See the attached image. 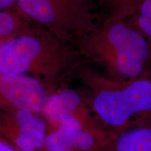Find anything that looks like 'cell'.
Instances as JSON below:
<instances>
[{"label": "cell", "instance_id": "cell-1", "mask_svg": "<svg viewBox=\"0 0 151 151\" xmlns=\"http://www.w3.org/2000/svg\"><path fill=\"white\" fill-rule=\"evenodd\" d=\"M87 101L98 118L116 135L131 127L151 126V77L120 78L78 69Z\"/></svg>", "mask_w": 151, "mask_h": 151}, {"label": "cell", "instance_id": "cell-2", "mask_svg": "<svg viewBox=\"0 0 151 151\" xmlns=\"http://www.w3.org/2000/svg\"><path fill=\"white\" fill-rule=\"evenodd\" d=\"M75 43L81 56L102 66L110 76H151L150 45L129 20L107 18Z\"/></svg>", "mask_w": 151, "mask_h": 151}, {"label": "cell", "instance_id": "cell-3", "mask_svg": "<svg viewBox=\"0 0 151 151\" xmlns=\"http://www.w3.org/2000/svg\"><path fill=\"white\" fill-rule=\"evenodd\" d=\"M76 47L60 40L42 27L0 43V73H24L52 91L77 67Z\"/></svg>", "mask_w": 151, "mask_h": 151}, {"label": "cell", "instance_id": "cell-4", "mask_svg": "<svg viewBox=\"0 0 151 151\" xmlns=\"http://www.w3.org/2000/svg\"><path fill=\"white\" fill-rule=\"evenodd\" d=\"M92 0H18L22 12L60 40L75 43L101 23Z\"/></svg>", "mask_w": 151, "mask_h": 151}, {"label": "cell", "instance_id": "cell-5", "mask_svg": "<svg viewBox=\"0 0 151 151\" xmlns=\"http://www.w3.org/2000/svg\"><path fill=\"white\" fill-rule=\"evenodd\" d=\"M41 115L48 122V130L67 126L92 131H111L92 110L83 90L60 87L49 94Z\"/></svg>", "mask_w": 151, "mask_h": 151}, {"label": "cell", "instance_id": "cell-6", "mask_svg": "<svg viewBox=\"0 0 151 151\" xmlns=\"http://www.w3.org/2000/svg\"><path fill=\"white\" fill-rule=\"evenodd\" d=\"M48 132V122L41 113L24 109L1 112V137L20 151H45Z\"/></svg>", "mask_w": 151, "mask_h": 151}, {"label": "cell", "instance_id": "cell-7", "mask_svg": "<svg viewBox=\"0 0 151 151\" xmlns=\"http://www.w3.org/2000/svg\"><path fill=\"white\" fill-rule=\"evenodd\" d=\"M52 92L29 75L0 73L1 111L24 109L41 114L49 94Z\"/></svg>", "mask_w": 151, "mask_h": 151}, {"label": "cell", "instance_id": "cell-8", "mask_svg": "<svg viewBox=\"0 0 151 151\" xmlns=\"http://www.w3.org/2000/svg\"><path fill=\"white\" fill-rule=\"evenodd\" d=\"M116 137L111 131L59 126L48 130L45 151H109Z\"/></svg>", "mask_w": 151, "mask_h": 151}, {"label": "cell", "instance_id": "cell-9", "mask_svg": "<svg viewBox=\"0 0 151 151\" xmlns=\"http://www.w3.org/2000/svg\"><path fill=\"white\" fill-rule=\"evenodd\" d=\"M41 26L31 20L22 11L0 12V43L35 31Z\"/></svg>", "mask_w": 151, "mask_h": 151}, {"label": "cell", "instance_id": "cell-10", "mask_svg": "<svg viewBox=\"0 0 151 151\" xmlns=\"http://www.w3.org/2000/svg\"><path fill=\"white\" fill-rule=\"evenodd\" d=\"M109 151H151V126L131 127L116 135Z\"/></svg>", "mask_w": 151, "mask_h": 151}, {"label": "cell", "instance_id": "cell-11", "mask_svg": "<svg viewBox=\"0 0 151 151\" xmlns=\"http://www.w3.org/2000/svg\"><path fill=\"white\" fill-rule=\"evenodd\" d=\"M146 0H108V19L127 20L134 16Z\"/></svg>", "mask_w": 151, "mask_h": 151}, {"label": "cell", "instance_id": "cell-12", "mask_svg": "<svg viewBox=\"0 0 151 151\" xmlns=\"http://www.w3.org/2000/svg\"><path fill=\"white\" fill-rule=\"evenodd\" d=\"M129 21L141 32L151 48V0H146Z\"/></svg>", "mask_w": 151, "mask_h": 151}, {"label": "cell", "instance_id": "cell-13", "mask_svg": "<svg viewBox=\"0 0 151 151\" xmlns=\"http://www.w3.org/2000/svg\"><path fill=\"white\" fill-rule=\"evenodd\" d=\"M0 11H21L19 6L18 0H0Z\"/></svg>", "mask_w": 151, "mask_h": 151}, {"label": "cell", "instance_id": "cell-14", "mask_svg": "<svg viewBox=\"0 0 151 151\" xmlns=\"http://www.w3.org/2000/svg\"><path fill=\"white\" fill-rule=\"evenodd\" d=\"M0 151H20L4 138L0 137Z\"/></svg>", "mask_w": 151, "mask_h": 151}, {"label": "cell", "instance_id": "cell-15", "mask_svg": "<svg viewBox=\"0 0 151 151\" xmlns=\"http://www.w3.org/2000/svg\"><path fill=\"white\" fill-rule=\"evenodd\" d=\"M99 1L101 4H106L107 1H108V0H99Z\"/></svg>", "mask_w": 151, "mask_h": 151}]
</instances>
